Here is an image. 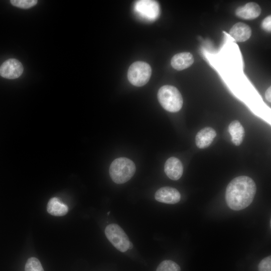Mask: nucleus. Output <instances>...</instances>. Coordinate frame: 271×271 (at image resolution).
Returning a JSON list of instances; mask_svg holds the SVG:
<instances>
[{
	"label": "nucleus",
	"mask_w": 271,
	"mask_h": 271,
	"mask_svg": "<svg viewBox=\"0 0 271 271\" xmlns=\"http://www.w3.org/2000/svg\"><path fill=\"white\" fill-rule=\"evenodd\" d=\"M256 192L255 183L251 178L246 176L235 177L226 187V203L233 210H242L252 203Z\"/></svg>",
	"instance_id": "nucleus-1"
},
{
	"label": "nucleus",
	"mask_w": 271,
	"mask_h": 271,
	"mask_svg": "<svg viewBox=\"0 0 271 271\" xmlns=\"http://www.w3.org/2000/svg\"><path fill=\"white\" fill-rule=\"evenodd\" d=\"M136 166L130 159L121 157L115 159L109 167V175L117 184H123L129 180L136 172Z\"/></svg>",
	"instance_id": "nucleus-2"
},
{
	"label": "nucleus",
	"mask_w": 271,
	"mask_h": 271,
	"mask_svg": "<svg viewBox=\"0 0 271 271\" xmlns=\"http://www.w3.org/2000/svg\"><path fill=\"white\" fill-rule=\"evenodd\" d=\"M161 106L167 111L171 112L179 111L182 108L183 100L178 89L172 85L162 86L157 94Z\"/></svg>",
	"instance_id": "nucleus-3"
},
{
	"label": "nucleus",
	"mask_w": 271,
	"mask_h": 271,
	"mask_svg": "<svg viewBox=\"0 0 271 271\" xmlns=\"http://www.w3.org/2000/svg\"><path fill=\"white\" fill-rule=\"evenodd\" d=\"M152 74L150 65L143 61L133 63L127 71V78L129 82L136 86H142L148 83Z\"/></svg>",
	"instance_id": "nucleus-4"
},
{
	"label": "nucleus",
	"mask_w": 271,
	"mask_h": 271,
	"mask_svg": "<svg viewBox=\"0 0 271 271\" xmlns=\"http://www.w3.org/2000/svg\"><path fill=\"white\" fill-rule=\"evenodd\" d=\"M105 234L110 243L119 251L125 252L128 249L129 240L123 230L116 224L108 225Z\"/></svg>",
	"instance_id": "nucleus-5"
},
{
	"label": "nucleus",
	"mask_w": 271,
	"mask_h": 271,
	"mask_svg": "<svg viewBox=\"0 0 271 271\" xmlns=\"http://www.w3.org/2000/svg\"><path fill=\"white\" fill-rule=\"evenodd\" d=\"M134 10L140 17L150 21L156 20L160 14L159 4L155 1H138L135 3Z\"/></svg>",
	"instance_id": "nucleus-6"
},
{
	"label": "nucleus",
	"mask_w": 271,
	"mask_h": 271,
	"mask_svg": "<svg viewBox=\"0 0 271 271\" xmlns=\"http://www.w3.org/2000/svg\"><path fill=\"white\" fill-rule=\"evenodd\" d=\"M22 64L17 59L10 58L0 66V75L5 78L14 79L19 77L23 72Z\"/></svg>",
	"instance_id": "nucleus-7"
},
{
	"label": "nucleus",
	"mask_w": 271,
	"mask_h": 271,
	"mask_svg": "<svg viewBox=\"0 0 271 271\" xmlns=\"http://www.w3.org/2000/svg\"><path fill=\"white\" fill-rule=\"evenodd\" d=\"M155 199L162 203L174 204L181 199L180 192L175 188L171 187H163L159 189L155 195Z\"/></svg>",
	"instance_id": "nucleus-8"
},
{
	"label": "nucleus",
	"mask_w": 271,
	"mask_h": 271,
	"mask_svg": "<svg viewBox=\"0 0 271 271\" xmlns=\"http://www.w3.org/2000/svg\"><path fill=\"white\" fill-rule=\"evenodd\" d=\"M164 171L170 179L178 180L182 176L183 166L179 159L172 157L166 161L164 165Z\"/></svg>",
	"instance_id": "nucleus-9"
},
{
	"label": "nucleus",
	"mask_w": 271,
	"mask_h": 271,
	"mask_svg": "<svg viewBox=\"0 0 271 271\" xmlns=\"http://www.w3.org/2000/svg\"><path fill=\"white\" fill-rule=\"evenodd\" d=\"M260 13V7L253 2L248 3L242 7H239L235 11L236 16L244 20L254 19L257 18Z\"/></svg>",
	"instance_id": "nucleus-10"
},
{
	"label": "nucleus",
	"mask_w": 271,
	"mask_h": 271,
	"mask_svg": "<svg viewBox=\"0 0 271 271\" xmlns=\"http://www.w3.org/2000/svg\"><path fill=\"white\" fill-rule=\"evenodd\" d=\"M216 136V132L211 127H205L198 132L195 137V144L199 149L208 147Z\"/></svg>",
	"instance_id": "nucleus-11"
},
{
	"label": "nucleus",
	"mask_w": 271,
	"mask_h": 271,
	"mask_svg": "<svg viewBox=\"0 0 271 271\" xmlns=\"http://www.w3.org/2000/svg\"><path fill=\"white\" fill-rule=\"evenodd\" d=\"M252 31L250 27L241 22H238L232 26L229 31L230 36L236 42H242L247 40L251 36Z\"/></svg>",
	"instance_id": "nucleus-12"
},
{
	"label": "nucleus",
	"mask_w": 271,
	"mask_h": 271,
	"mask_svg": "<svg viewBox=\"0 0 271 271\" xmlns=\"http://www.w3.org/2000/svg\"><path fill=\"white\" fill-rule=\"evenodd\" d=\"M194 62L192 54L182 52L175 55L171 59V65L176 70H182L189 67Z\"/></svg>",
	"instance_id": "nucleus-13"
},
{
	"label": "nucleus",
	"mask_w": 271,
	"mask_h": 271,
	"mask_svg": "<svg viewBox=\"0 0 271 271\" xmlns=\"http://www.w3.org/2000/svg\"><path fill=\"white\" fill-rule=\"evenodd\" d=\"M228 131L231 141L235 146H239L244 139L245 131L243 126L238 120L232 121L228 126Z\"/></svg>",
	"instance_id": "nucleus-14"
},
{
	"label": "nucleus",
	"mask_w": 271,
	"mask_h": 271,
	"mask_svg": "<svg viewBox=\"0 0 271 271\" xmlns=\"http://www.w3.org/2000/svg\"><path fill=\"white\" fill-rule=\"evenodd\" d=\"M47 210L49 213L52 215L61 216L67 213L68 207L59 198L53 197L49 200L48 203Z\"/></svg>",
	"instance_id": "nucleus-15"
},
{
	"label": "nucleus",
	"mask_w": 271,
	"mask_h": 271,
	"mask_svg": "<svg viewBox=\"0 0 271 271\" xmlns=\"http://www.w3.org/2000/svg\"><path fill=\"white\" fill-rule=\"evenodd\" d=\"M156 271H181V268L175 262L171 260H165L160 263Z\"/></svg>",
	"instance_id": "nucleus-16"
},
{
	"label": "nucleus",
	"mask_w": 271,
	"mask_h": 271,
	"mask_svg": "<svg viewBox=\"0 0 271 271\" xmlns=\"http://www.w3.org/2000/svg\"><path fill=\"white\" fill-rule=\"evenodd\" d=\"M25 271H44L39 260L36 257L29 258L26 263Z\"/></svg>",
	"instance_id": "nucleus-17"
},
{
	"label": "nucleus",
	"mask_w": 271,
	"mask_h": 271,
	"mask_svg": "<svg viewBox=\"0 0 271 271\" xmlns=\"http://www.w3.org/2000/svg\"><path fill=\"white\" fill-rule=\"evenodd\" d=\"M10 2L15 7L28 9L35 6L38 1L37 0H11Z\"/></svg>",
	"instance_id": "nucleus-18"
},
{
	"label": "nucleus",
	"mask_w": 271,
	"mask_h": 271,
	"mask_svg": "<svg viewBox=\"0 0 271 271\" xmlns=\"http://www.w3.org/2000/svg\"><path fill=\"white\" fill-rule=\"evenodd\" d=\"M258 268L259 271H271V257L270 255L260 261Z\"/></svg>",
	"instance_id": "nucleus-19"
},
{
	"label": "nucleus",
	"mask_w": 271,
	"mask_h": 271,
	"mask_svg": "<svg viewBox=\"0 0 271 271\" xmlns=\"http://www.w3.org/2000/svg\"><path fill=\"white\" fill-rule=\"evenodd\" d=\"M262 28L267 32H270L271 31V16H267L262 22Z\"/></svg>",
	"instance_id": "nucleus-20"
},
{
	"label": "nucleus",
	"mask_w": 271,
	"mask_h": 271,
	"mask_svg": "<svg viewBox=\"0 0 271 271\" xmlns=\"http://www.w3.org/2000/svg\"><path fill=\"white\" fill-rule=\"evenodd\" d=\"M265 97L266 100L270 102H271V87H269L265 92Z\"/></svg>",
	"instance_id": "nucleus-21"
},
{
	"label": "nucleus",
	"mask_w": 271,
	"mask_h": 271,
	"mask_svg": "<svg viewBox=\"0 0 271 271\" xmlns=\"http://www.w3.org/2000/svg\"><path fill=\"white\" fill-rule=\"evenodd\" d=\"M133 247V244L131 242H129L128 249H132Z\"/></svg>",
	"instance_id": "nucleus-22"
},
{
	"label": "nucleus",
	"mask_w": 271,
	"mask_h": 271,
	"mask_svg": "<svg viewBox=\"0 0 271 271\" xmlns=\"http://www.w3.org/2000/svg\"><path fill=\"white\" fill-rule=\"evenodd\" d=\"M109 213H110V212H109H109H108V213H107V215H109Z\"/></svg>",
	"instance_id": "nucleus-23"
}]
</instances>
